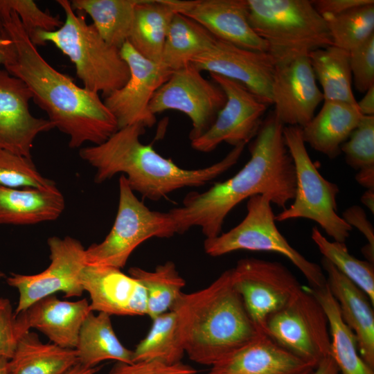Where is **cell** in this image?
<instances>
[{
	"mask_svg": "<svg viewBox=\"0 0 374 374\" xmlns=\"http://www.w3.org/2000/svg\"><path fill=\"white\" fill-rule=\"evenodd\" d=\"M283 136L294 165L296 190L292 204L275 215V220H312L335 241L345 243L353 228L337 213L339 186L326 179L312 162L301 127L285 126Z\"/></svg>",
	"mask_w": 374,
	"mask_h": 374,
	"instance_id": "52a82bcc",
	"label": "cell"
},
{
	"mask_svg": "<svg viewBox=\"0 0 374 374\" xmlns=\"http://www.w3.org/2000/svg\"><path fill=\"white\" fill-rule=\"evenodd\" d=\"M120 53L128 66L129 79L105 96L103 103L114 116L118 129L134 124L151 127L157 119L150 112V103L172 71L142 56L127 41L121 47Z\"/></svg>",
	"mask_w": 374,
	"mask_h": 374,
	"instance_id": "9a60e30c",
	"label": "cell"
},
{
	"mask_svg": "<svg viewBox=\"0 0 374 374\" xmlns=\"http://www.w3.org/2000/svg\"><path fill=\"white\" fill-rule=\"evenodd\" d=\"M84 290L91 299V310L109 315L147 314L146 292L134 277L120 269L86 265L80 273Z\"/></svg>",
	"mask_w": 374,
	"mask_h": 374,
	"instance_id": "ffe728a7",
	"label": "cell"
},
{
	"mask_svg": "<svg viewBox=\"0 0 374 374\" xmlns=\"http://www.w3.org/2000/svg\"><path fill=\"white\" fill-rule=\"evenodd\" d=\"M338 367L330 357L324 359L315 368L312 374H339Z\"/></svg>",
	"mask_w": 374,
	"mask_h": 374,
	"instance_id": "7dc6e473",
	"label": "cell"
},
{
	"mask_svg": "<svg viewBox=\"0 0 374 374\" xmlns=\"http://www.w3.org/2000/svg\"><path fill=\"white\" fill-rule=\"evenodd\" d=\"M171 309L185 353L197 364L211 366L262 334L234 289L230 269L202 290L183 292Z\"/></svg>",
	"mask_w": 374,
	"mask_h": 374,
	"instance_id": "277c9868",
	"label": "cell"
},
{
	"mask_svg": "<svg viewBox=\"0 0 374 374\" xmlns=\"http://www.w3.org/2000/svg\"><path fill=\"white\" fill-rule=\"evenodd\" d=\"M4 276V274L0 271V278Z\"/></svg>",
	"mask_w": 374,
	"mask_h": 374,
	"instance_id": "816d5d0a",
	"label": "cell"
},
{
	"mask_svg": "<svg viewBox=\"0 0 374 374\" xmlns=\"http://www.w3.org/2000/svg\"><path fill=\"white\" fill-rule=\"evenodd\" d=\"M21 336L10 300L0 298V357L10 359Z\"/></svg>",
	"mask_w": 374,
	"mask_h": 374,
	"instance_id": "60d3db41",
	"label": "cell"
},
{
	"mask_svg": "<svg viewBox=\"0 0 374 374\" xmlns=\"http://www.w3.org/2000/svg\"><path fill=\"white\" fill-rule=\"evenodd\" d=\"M110 315L90 312L80 328L75 348L78 362L88 367H96L106 360L132 363L133 350L125 347L112 327Z\"/></svg>",
	"mask_w": 374,
	"mask_h": 374,
	"instance_id": "83f0119b",
	"label": "cell"
},
{
	"mask_svg": "<svg viewBox=\"0 0 374 374\" xmlns=\"http://www.w3.org/2000/svg\"><path fill=\"white\" fill-rule=\"evenodd\" d=\"M195 20L176 12L170 22L160 63L174 71L208 51L216 40Z\"/></svg>",
	"mask_w": 374,
	"mask_h": 374,
	"instance_id": "f546056e",
	"label": "cell"
},
{
	"mask_svg": "<svg viewBox=\"0 0 374 374\" xmlns=\"http://www.w3.org/2000/svg\"><path fill=\"white\" fill-rule=\"evenodd\" d=\"M319 113L301 127L305 143L329 159L337 157L341 145L349 138L364 116L357 105L323 100Z\"/></svg>",
	"mask_w": 374,
	"mask_h": 374,
	"instance_id": "cb8c5ba5",
	"label": "cell"
},
{
	"mask_svg": "<svg viewBox=\"0 0 374 374\" xmlns=\"http://www.w3.org/2000/svg\"><path fill=\"white\" fill-rule=\"evenodd\" d=\"M349 62L356 89L365 93L374 85V35L349 51Z\"/></svg>",
	"mask_w": 374,
	"mask_h": 374,
	"instance_id": "f35d334b",
	"label": "cell"
},
{
	"mask_svg": "<svg viewBox=\"0 0 374 374\" xmlns=\"http://www.w3.org/2000/svg\"><path fill=\"white\" fill-rule=\"evenodd\" d=\"M315 368L261 334L211 366L208 374H312Z\"/></svg>",
	"mask_w": 374,
	"mask_h": 374,
	"instance_id": "7402d4cb",
	"label": "cell"
},
{
	"mask_svg": "<svg viewBox=\"0 0 374 374\" xmlns=\"http://www.w3.org/2000/svg\"><path fill=\"white\" fill-rule=\"evenodd\" d=\"M177 12L199 23L217 39L267 53V46L248 19L247 0H170Z\"/></svg>",
	"mask_w": 374,
	"mask_h": 374,
	"instance_id": "d6986e66",
	"label": "cell"
},
{
	"mask_svg": "<svg viewBox=\"0 0 374 374\" xmlns=\"http://www.w3.org/2000/svg\"><path fill=\"white\" fill-rule=\"evenodd\" d=\"M263 332L283 348L317 367L330 355L327 316L308 287L266 319Z\"/></svg>",
	"mask_w": 374,
	"mask_h": 374,
	"instance_id": "30bf717a",
	"label": "cell"
},
{
	"mask_svg": "<svg viewBox=\"0 0 374 374\" xmlns=\"http://www.w3.org/2000/svg\"><path fill=\"white\" fill-rule=\"evenodd\" d=\"M204 249L213 257L239 250L276 253L289 259L301 271L310 287L319 289L326 285L321 267L305 258L280 233L276 225L271 202L263 195L249 197L244 219L227 232L205 239Z\"/></svg>",
	"mask_w": 374,
	"mask_h": 374,
	"instance_id": "9c48e42d",
	"label": "cell"
},
{
	"mask_svg": "<svg viewBox=\"0 0 374 374\" xmlns=\"http://www.w3.org/2000/svg\"><path fill=\"white\" fill-rule=\"evenodd\" d=\"M311 238L323 255L342 274L362 289L374 304V266L351 255L345 243L330 241L317 227H313Z\"/></svg>",
	"mask_w": 374,
	"mask_h": 374,
	"instance_id": "e575fe53",
	"label": "cell"
},
{
	"mask_svg": "<svg viewBox=\"0 0 374 374\" xmlns=\"http://www.w3.org/2000/svg\"><path fill=\"white\" fill-rule=\"evenodd\" d=\"M129 274L145 290L146 315L151 319L170 310L183 293L186 285L175 264L170 260L157 265L153 271L133 267L129 269Z\"/></svg>",
	"mask_w": 374,
	"mask_h": 374,
	"instance_id": "d6a6232c",
	"label": "cell"
},
{
	"mask_svg": "<svg viewBox=\"0 0 374 374\" xmlns=\"http://www.w3.org/2000/svg\"><path fill=\"white\" fill-rule=\"evenodd\" d=\"M360 200L372 213H374V189H366Z\"/></svg>",
	"mask_w": 374,
	"mask_h": 374,
	"instance_id": "681fc988",
	"label": "cell"
},
{
	"mask_svg": "<svg viewBox=\"0 0 374 374\" xmlns=\"http://www.w3.org/2000/svg\"><path fill=\"white\" fill-rule=\"evenodd\" d=\"M91 312L86 299L68 301L51 295L17 314V319L21 335L35 328L53 344L75 349L82 323Z\"/></svg>",
	"mask_w": 374,
	"mask_h": 374,
	"instance_id": "44dd1931",
	"label": "cell"
},
{
	"mask_svg": "<svg viewBox=\"0 0 374 374\" xmlns=\"http://www.w3.org/2000/svg\"><path fill=\"white\" fill-rule=\"evenodd\" d=\"M357 107L364 116H374V85L370 87L364 96L357 102Z\"/></svg>",
	"mask_w": 374,
	"mask_h": 374,
	"instance_id": "f6af8a7d",
	"label": "cell"
},
{
	"mask_svg": "<svg viewBox=\"0 0 374 374\" xmlns=\"http://www.w3.org/2000/svg\"><path fill=\"white\" fill-rule=\"evenodd\" d=\"M345 222L352 228L355 227L361 232L368 243L362 249L367 261L373 264L374 261V229L367 218L364 210L357 206H352L346 209L341 215Z\"/></svg>",
	"mask_w": 374,
	"mask_h": 374,
	"instance_id": "b9f144b4",
	"label": "cell"
},
{
	"mask_svg": "<svg viewBox=\"0 0 374 374\" xmlns=\"http://www.w3.org/2000/svg\"><path fill=\"white\" fill-rule=\"evenodd\" d=\"M308 290L321 304L327 316L331 335L330 356L339 371L341 374H374V369L359 355L356 336L344 321L339 304L327 284L322 288L308 287Z\"/></svg>",
	"mask_w": 374,
	"mask_h": 374,
	"instance_id": "f1b7e54d",
	"label": "cell"
},
{
	"mask_svg": "<svg viewBox=\"0 0 374 374\" xmlns=\"http://www.w3.org/2000/svg\"><path fill=\"white\" fill-rule=\"evenodd\" d=\"M184 354L178 332V315L170 309L152 319L149 332L133 350L132 362L157 360L175 364L181 362Z\"/></svg>",
	"mask_w": 374,
	"mask_h": 374,
	"instance_id": "836d02e7",
	"label": "cell"
},
{
	"mask_svg": "<svg viewBox=\"0 0 374 374\" xmlns=\"http://www.w3.org/2000/svg\"><path fill=\"white\" fill-rule=\"evenodd\" d=\"M326 284L339 304L341 317L357 339L359 354L374 369V312L368 295L330 261L321 259Z\"/></svg>",
	"mask_w": 374,
	"mask_h": 374,
	"instance_id": "603a6c76",
	"label": "cell"
},
{
	"mask_svg": "<svg viewBox=\"0 0 374 374\" xmlns=\"http://www.w3.org/2000/svg\"><path fill=\"white\" fill-rule=\"evenodd\" d=\"M0 36L8 37L15 50L5 69L24 82L54 128L69 137L71 148L86 142L100 144L118 130L98 93L78 86L41 55L15 12L4 19Z\"/></svg>",
	"mask_w": 374,
	"mask_h": 374,
	"instance_id": "7a4b0ae2",
	"label": "cell"
},
{
	"mask_svg": "<svg viewBox=\"0 0 374 374\" xmlns=\"http://www.w3.org/2000/svg\"><path fill=\"white\" fill-rule=\"evenodd\" d=\"M79 363L75 349L43 343L28 331L19 338L8 361V374H64Z\"/></svg>",
	"mask_w": 374,
	"mask_h": 374,
	"instance_id": "484cf974",
	"label": "cell"
},
{
	"mask_svg": "<svg viewBox=\"0 0 374 374\" xmlns=\"http://www.w3.org/2000/svg\"><path fill=\"white\" fill-rule=\"evenodd\" d=\"M332 45L350 51L374 35V3L334 16L323 17Z\"/></svg>",
	"mask_w": 374,
	"mask_h": 374,
	"instance_id": "d590c367",
	"label": "cell"
},
{
	"mask_svg": "<svg viewBox=\"0 0 374 374\" xmlns=\"http://www.w3.org/2000/svg\"><path fill=\"white\" fill-rule=\"evenodd\" d=\"M210 77L225 93L226 103L209 129L190 141L192 148L210 152L222 143L247 144L256 135L269 105L237 81L214 73Z\"/></svg>",
	"mask_w": 374,
	"mask_h": 374,
	"instance_id": "5bb4252c",
	"label": "cell"
},
{
	"mask_svg": "<svg viewBox=\"0 0 374 374\" xmlns=\"http://www.w3.org/2000/svg\"><path fill=\"white\" fill-rule=\"evenodd\" d=\"M0 186L10 188L51 190L55 183L42 175L30 157L0 150Z\"/></svg>",
	"mask_w": 374,
	"mask_h": 374,
	"instance_id": "8d00e7d4",
	"label": "cell"
},
{
	"mask_svg": "<svg viewBox=\"0 0 374 374\" xmlns=\"http://www.w3.org/2000/svg\"><path fill=\"white\" fill-rule=\"evenodd\" d=\"M176 10L170 0H141L127 42L142 56L160 63L168 28Z\"/></svg>",
	"mask_w": 374,
	"mask_h": 374,
	"instance_id": "4316f807",
	"label": "cell"
},
{
	"mask_svg": "<svg viewBox=\"0 0 374 374\" xmlns=\"http://www.w3.org/2000/svg\"><path fill=\"white\" fill-rule=\"evenodd\" d=\"M308 58L322 87L323 100L357 106L352 89L349 51L331 45L310 52Z\"/></svg>",
	"mask_w": 374,
	"mask_h": 374,
	"instance_id": "1f68e13d",
	"label": "cell"
},
{
	"mask_svg": "<svg viewBox=\"0 0 374 374\" xmlns=\"http://www.w3.org/2000/svg\"><path fill=\"white\" fill-rule=\"evenodd\" d=\"M355 179L359 184L366 189H374V169L357 171Z\"/></svg>",
	"mask_w": 374,
	"mask_h": 374,
	"instance_id": "bcb514c9",
	"label": "cell"
},
{
	"mask_svg": "<svg viewBox=\"0 0 374 374\" xmlns=\"http://www.w3.org/2000/svg\"><path fill=\"white\" fill-rule=\"evenodd\" d=\"M346 163L359 171L374 169V116H363L349 138L341 145Z\"/></svg>",
	"mask_w": 374,
	"mask_h": 374,
	"instance_id": "74e56055",
	"label": "cell"
},
{
	"mask_svg": "<svg viewBox=\"0 0 374 374\" xmlns=\"http://www.w3.org/2000/svg\"><path fill=\"white\" fill-rule=\"evenodd\" d=\"M191 63L200 71L240 82L262 101L271 105V85L275 65L267 53L245 49L216 39L208 51Z\"/></svg>",
	"mask_w": 374,
	"mask_h": 374,
	"instance_id": "e0dca14e",
	"label": "cell"
},
{
	"mask_svg": "<svg viewBox=\"0 0 374 374\" xmlns=\"http://www.w3.org/2000/svg\"><path fill=\"white\" fill-rule=\"evenodd\" d=\"M308 56L276 65L271 80L274 114L284 126L303 127L323 100Z\"/></svg>",
	"mask_w": 374,
	"mask_h": 374,
	"instance_id": "2e32d148",
	"label": "cell"
},
{
	"mask_svg": "<svg viewBox=\"0 0 374 374\" xmlns=\"http://www.w3.org/2000/svg\"><path fill=\"white\" fill-rule=\"evenodd\" d=\"M8 361L7 358L0 357V374H8Z\"/></svg>",
	"mask_w": 374,
	"mask_h": 374,
	"instance_id": "f907efd6",
	"label": "cell"
},
{
	"mask_svg": "<svg viewBox=\"0 0 374 374\" xmlns=\"http://www.w3.org/2000/svg\"><path fill=\"white\" fill-rule=\"evenodd\" d=\"M141 0H73L72 8L90 16L100 37L118 49L129 38Z\"/></svg>",
	"mask_w": 374,
	"mask_h": 374,
	"instance_id": "4dcf8cb0",
	"label": "cell"
},
{
	"mask_svg": "<svg viewBox=\"0 0 374 374\" xmlns=\"http://www.w3.org/2000/svg\"><path fill=\"white\" fill-rule=\"evenodd\" d=\"M145 131L141 124L126 126L105 142L80 150V157L96 169V183L121 172L134 192L158 201L179 189L201 187L215 179L238 162L246 145L233 147L222 160L207 167L185 169L141 143Z\"/></svg>",
	"mask_w": 374,
	"mask_h": 374,
	"instance_id": "3957f363",
	"label": "cell"
},
{
	"mask_svg": "<svg viewBox=\"0 0 374 374\" xmlns=\"http://www.w3.org/2000/svg\"><path fill=\"white\" fill-rule=\"evenodd\" d=\"M65 208L57 188H10L0 186V224L30 225L57 219Z\"/></svg>",
	"mask_w": 374,
	"mask_h": 374,
	"instance_id": "d4e9b609",
	"label": "cell"
},
{
	"mask_svg": "<svg viewBox=\"0 0 374 374\" xmlns=\"http://www.w3.org/2000/svg\"><path fill=\"white\" fill-rule=\"evenodd\" d=\"M118 186V206L113 226L101 242L85 249L86 265L121 269L133 251L147 240L169 238L178 233L170 211L150 210L136 196L123 175Z\"/></svg>",
	"mask_w": 374,
	"mask_h": 374,
	"instance_id": "ba28073f",
	"label": "cell"
},
{
	"mask_svg": "<svg viewBox=\"0 0 374 374\" xmlns=\"http://www.w3.org/2000/svg\"><path fill=\"white\" fill-rule=\"evenodd\" d=\"M312 3L317 12L324 16H334L353 8L373 3V0H313Z\"/></svg>",
	"mask_w": 374,
	"mask_h": 374,
	"instance_id": "7bdbcfd3",
	"label": "cell"
},
{
	"mask_svg": "<svg viewBox=\"0 0 374 374\" xmlns=\"http://www.w3.org/2000/svg\"><path fill=\"white\" fill-rule=\"evenodd\" d=\"M31 99L23 81L0 69V150L31 158L36 137L54 128L48 119L31 114Z\"/></svg>",
	"mask_w": 374,
	"mask_h": 374,
	"instance_id": "ac0fdd59",
	"label": "cell"
},
{
	"mask_svg": "<svg viewBox=\"0 0 374 374\" xmlns=\"http://www.w3.org/2000/svg\"><path fill=\"white\" fill-rule=\"evenodd\" d=\"M284 127L273 112L268 114L250 145L249 160L239 172L204 192L190 193L181 206L169 211L178 234L199 226L205 239L215 238L222 233L229 213L243 200L257 195L286 208L294 197L296 176L284 139Z\"/></svg>",
	"mask_w": 374,
	"mask_h": 374,
	"instance_id": "6da1fadb",
	"label": "cell"
},
{
	"mask_svg": "<svg viewBox=\"0 0 374 374\" xmlns=\"http://www.w3.org/2000/svg\"><path fill=\"white\" fill-rule=\"evenodd\" d=\"M248 19L274 65L332 45L326 22L309 0H247Z\"/></svg>",
	"mask_w": 374,
	"mask_h": 374,
	"instance_id": "8992f818",
	"label": "cell"
},
{
	"mask_svg": "<svg viewBox=\"0 0 374 374\" xmlns=\"http://www.w3.org/2000/svg\"><path fill=\"white\" fill-rule=\"evenodd\" d=\"M201 72L192 63L172 71L150 103V112L155 116L167 110L186 115L192 124L190 141L209 129L226 100L222 89Z\"/></svg>",
	"mask_w": 374,
	"mask_h": 374,
	"instance_id": "7c38bea8",
	"label": "cell"
},
{
	"mask_svg": "<svg viewBox=\"0 0 374 374\" xmlns=\"http://www.w3.org/2000/svg\"><path fill=\"white\" fill-rule=\"evenodd\" d=\"M99 369L98 366L88 368L78 363L64 374H96Z\"/></svg>",
	"mask_w": 374,
	"mask_h": 374,
	"instance_id": "c3c4849f",
	"label": "cell"
},
{
	"mask_svg": "<svg viewBox=\"0 0 374 374\" xmlns=\"http://www.w3.org/2000/svg\"><path fill=\"white\" fill-rule=\"evenodd\" d=\"M197 370L181 362L167 364L157 360H143L130 364L116 362L108 374H197Z\"/></svg>",
	"mask_w": 374,
	"mask_h": 374,
	"instance_id": "ab89813d",
	"label": "cell"
},
{
	"mask_svg": "<svg viewBox=\"0 0 374 374\" xmlns=\"http://www.w3.org/2000/svg\"><path fill=\"white\" fill-rule=\"evenodd\" d=\"M47 244L51 263L45 270L33 275L12 273L7 278V283L19 292L16 315L35 302L57 292L64 293L65 297H78L84 291L80 273L86 265V249L82 243L70 236H52Z\"/></svg>",
	"mask_w": 374,
	"mask_h": 374,
	"instance_id": "4fadbf2b",
	"label": "cell"
},
{
	"mask_svg": "<svg viewBox=\"0 0 374 374\" xmlns=\"http://www.w3.org/2000/svg\"><path fill=\"white\" fill-rule=\"evenodd\" d=\"M229 269L234 289L251 321L262 334L267 318L285 306L302 287L279 262L244 258Z\"/></svg>",
	"mask_w": 374,
	"mask_h": 374,
	"instance_id": "8fae6325",
	"label": "cell"
},
{
	"mask_svg": "<svg viewBox=\"0 0 374 374\" xmlns=\"http://www.w3.org/2000/svg\"><path fill=\"white\" fill-rule=\"evenodd\" d=\"M66 18L53 31L37 30L30 39L37 45L53 43L73 63L78 77L88 91L102 92L104 97L122 87L128 80L130 70L120 49L110 46L95 26L76 13L67 0H57Z\"/></svg>",
	"mask_w": 374,
	"mask_h": 374,
	"instance_id": "5b68a950",
	"label": "cell"
},
{
	"mask_svg": "<svg viewBox=\"0 0 374 374\" xmlns=\"http://www.w3.org/2000/svg\"><path fill=\"white\" fill-rule=\"evenodd\" d=\"M15 50L12 42L6 36H0V64L6 66L12 61Z\"/></svg>",
	"mask_w": 374,
	"mask_h": 374,
	"instance_id": "ee69618b",
	"label": "cell"
}]
</instances>
